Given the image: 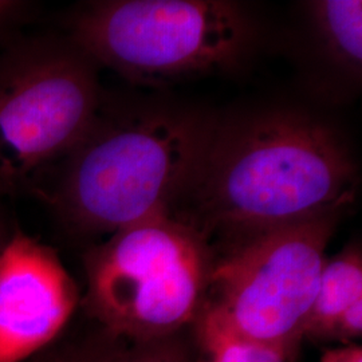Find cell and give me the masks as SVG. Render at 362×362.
Wrapping results in <instances>:
<instances>
[{"label":"cell","instance_id":"obj_5","mask_svg":"<svg viewBox=\"0 0 362 362\" xmlns=\"http://www.w3.org/2000/svg\"><path fill=\"white\" fill-rule=\"evenodd\" d=\"M339 215L255 233L215 254L200 313L294 362Z\"/></svg>","mask_w":362,"mask_h":362},{"label":"cell","instance_id":"obj_8","mask_svg":"<svg viewBox=\"0 0 362 362\" xmlns=\"http://www.w3.org/2000/svg\"><path fill=\"white\" fill-rule=\"evenodd\" d=\"M362 299V255L350 246L326 259L317 294L306 318L303 337L313 341H333L339 315Z\"/></svg>","mask_w":362,"mask_h":362},{"label":"cell","instance_id":"obj_9","mask_svg":"<svg viewBox=\"0 0 362 362\" xmlns=\"http://www.w3.org/2000/svg\"><path fill=\"white\" fill-rule=\"evenodd\" d=\"M309 19L325 57L350 77L362 67V3L360 0H318L308 3Z\"/></svg>","mask_w":362,"mask_h":362},{"label":"cell","instance_id":"obj_1","mask_svg":"<svg viewBox=\"0 0 362 362\" xmlns=\"http://www.w3.org/2000/svg\"><path fill=\"white\" fill-rule=\"evenodd\" d=\"M357 165L320 118L269 110L220 124L189 194L172 215L226 243L329 215L356 199ZM224 243V245H226Z\"/></svg>","mask_w":362,"mask_h":362},{"label":"cell","instance_id":"obj_6","mask_svg":"<svg viewBox=\"0 0 362 362\" xmlns=\"http://www.w3.org/2000/svg\"><path fill=\"white\" fill-rule=\"evenodd\" d=\"M101 110L94 64L71 43L21 47L0 64V191L69 155Z\"/></svg>","mask_w":362,"mask_h":362},{"label":"cell","instance_id":"obj_2","mask_svg":"<svg viewBox=\"0 0 362 362\" xmlns=\"http://www.w3.org/2000/svg\"><path fill=\"white\" fill-rule=\"evenodd\" d=\"M218 121L175 107L100 110L69 153L52 203L83 233L172 216L189 194Z\"/></svg>","mask_w":362,"mask_h":362},{"label":"cell","instance_id":"obj_11","mask_svg":"<svg viewBox=\"0 0 362 362\" xmlns=\"http://www.w3.org/2000/svg\"><path fill=\"white\" fill-rule=\"evenodd\" d=\"M106 362H191L189 350L176 333L144 342H133L127 348L121 342Z\"/></svg>","mask_w":362,"mask_h":362},{"label":"cell","instance_id":"obj_3","mask_svg":"<svg viewBox=\"0 0 362 362\" xmlns=\"http://www.w3.org/2000/svg\"><path fill=\"white\" fill-rule=\"evenodd\" d=\"M254 40L250 15L226 0L95 1L71 23V43L93 64L141 85L238 69Z\"/></svg>","mask_w":362,"mask_h":362},{"label":"cell","instance_id":"obj_16","mask_svg":"<svg viewBox=\"0 0 362 362\" xmlns=\"http://www.w3.org/2000/svg\"><path fill=\"white\" fill-rule=\"evenodd\" d=\"M3 245H4V240H3V233H1V228H0V250H1Z\"/></svg>","mask_w":362,"mask_h":362},{"label":"cell","instance_id":"obj_12","mask_svg":"<svg viewBox=\"0 0 362 362\" xmlns=\"http://www.w3.org/2000/svg\"><path fill=\"white\" fill-rule=\"evenodd\" d=\"M121 342V338L110 336L105 332V337L100 342L85 348L59 353L46 362H106Z\"/></svg>","mask_w":362,"mask_h":362},{"label":"cell","instance_id":"obj_15","mask_svg":"<svg viewBox=\"0 0 362 362\" xmlns=\"http://www.w3.org/2000/svg\"><path fill=\"white\" fill-rule=\"evenodd\" d=\"M22 4L18 1H0V30L18 15Z\"/></svg>","mask_w":362,"mask_h":362},{"label":"cell","instance_id":"obj_14","mask_svg":"<svg viewBox=\"0 0 362 362\" xmlns=\"http://www.w3.org/2000/svg\"><path fill=\"white\" fill-rule=\"evenodd\" d=\"M321 362H362L361 346L348 345L338 349L327 350Z\"/></svg>","mask_w":362,"mask_h":362},{"label":"cell","instance_id":"obj_13","mask_svg":"<svg viewBox=\"0 0 362 362\" xmlns=\"http://www.w3.org/2000/svg\"><path fill=\"white\" fill-rule=\"evenodd\" d=\"M362 299L354 302L337 320L333 333V341L349 342L353 338L361 337Z\"/></svg>","mask_w":362,"mask_h":362},{"label":"cell","instance_id":"obj_4","mask_svg":"<svg viewBox=\"0 0 362 362\" xmlns=\"http://www.w3.org/2000/svg\"><path fill=\"white\" fill-rule=\"evenodd\" d=\"M214 259L191 224L170 215L145 220L86 252L83 306L121 339L176 334L203 309Z\"/></svg>","mask_w":362,"mask_h":362},{"label":"cell","instance_id":"obj_7","mask_svg":"<svg viewBox=\"0 0 362 362\" xmlns=\"http://www.w3.org/2000/svg\"><path fill=\"white\" fill-rule=\"evenodd\" d=\"M79 296L57 252L22 231L0 250V362H22L61 333Z\"/></svg>","mask_w":362,"mask_h":362},{"label":"cell","instance_id":"obj_10","mask_svg":"<svg viewBox=\"0 0 362 362\" xmlns=\"http://www.w3.org/2000/svg\"><path fill=\"white\" fill-rule=\"evenodd\" d=\"M194 324L207 362H291L282 350L240 336L206 313Z\"/></svg>","mask_w":362,"mask_h":362}]
</instances>
